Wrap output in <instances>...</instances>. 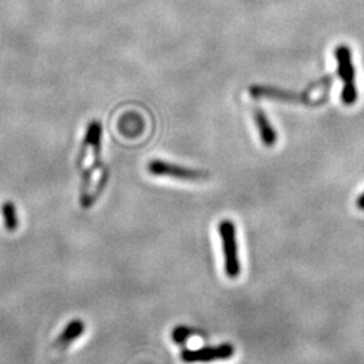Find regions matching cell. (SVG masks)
<instances>
[{
  "instance_id": "5",
  "label": "cell",
  "mask_w": 364,
  "mask_h": 364,
  "mask_svg": "<svg viewBox=\"0 0 364 364\" xmlns=\"http://www.w3.org/2000/svg\"><path fill=\"white\" fill-rule=\"evenodd\" d=\"M85 332V323L80 318L72 320L61 332L56 340L54 347L57 350H66L73 341H76L81 334Z\"/></svg>"
},
{
  "instance_id": "9",
  "label": "cell",
  "mask_w": 364,
  "mask_h": 364,
  "mask_svg": "<svg viewBox=\"0 0 364 364\" xmlns=\"http://www.w3.org/2000/svg\"><path fill=\"white\" fill-rule=\"evenodd\" d=\"M192 334H194V331H193V330H190V328H188V327L179 325V327H176V328L173 330V332H172V340H173L176 344L183 345V344L189 340V337H190Z\"/></svg>"
},
{
  "instance_id": "10",
  "label": "cell",
  "mask_w": 364,
  "mask_h": 364,
  "mask_svg": "<svg viewBox=\"0 0 364 364\" xmlns=\"http://www.w3.org/2000/svg\"><path fill=\"white\" fill-rule=\"evenodd\" d=\"M356 205H358L359 210L364 211V192L361 196H359V199H358V201H356Z\"/></svg>"
},
{
  "instance_id": "1",
  "label": "cell",
  "mask_w": 364,
  "mask_h": 364,
  "mask_svg": "<svg viewBox=\"0 0 364 364\" xmlns=\"http://www.w3.org/2000/svg\"><path fill=\"white\" fill-rule=\"evenodd\" d=\"M219 235L221 241V250L224 258V270L228 278L235 279L242 273L235 224L227 219L221 220L219 224Z\"/></svg>"
},
{
  "instance_id": "2",
  "label": "cell",
  "mask_w": 364,
  "mask_h": 364,
  "mask_svg": "<svg viewBox=\"0 0 364 364\" xmlns=\"http://www.w3.org/2000/svg\"><path fill=\"white\" fill-rule=\"evenodd\" d=\"M337 60V74L343 83L341 100L345 105H352L358 100V87H356V70L352 62V54L348 46L340 45L334 50Z\"/></svg>"
},
{
  "instance_id": "4",
  "label": "cell",
  "mask_w": 364,
  "mask_h": 364,
  "mask_svg": "<svg viewBox=\"0 0 364 364\" xmlns=\"http://www.w3.org/2000/svg\"><path fill=\"white\" fill-rule=\"evenodd\" d=\"M149 173L152 176H162V177H172L182 181H204L208 177V173L203 170H194L189 168H183L176 163H169L165 161L155 159L152 161L148 166Z\"/></svg>"
},
{
  "instance_id": "7",
  "label": "cell",
  "mask_w": 364,
  "mask_h": 364,
  "mask_svg": "<svg viewBox=\"0 0 364 364\" xmlns=\"http://www.w3.org/2000/svg\"><path fill=\"white\" fill-rule=\"evenodd\" d=\"M251 94L254 97H273V99H281V100H299V101L303 100V96L287 93L285 91H278V90L267 88V87H254L251 88Z\"/></svg>"
},
{
  "instance_id": "8",
  "label": "cell",
  "mask_w": 364,
  "mask_h": 364,
  "mask_svg": "<svg viewBox=\"0 0 364 364\" xmlns=\"http://www.w3.org/2000/svg\"><path fill=\"white\" fill-rule=\"evenodd\" d=\"M1 214H3L4 227L7 228V231L14 232L19 227V220H18V214H17L15 205L11 201L3 203V205H1Z\"/></svg>"
},
{
  "instance_id": "6",
  "label": "cell",
  "mask_w": 364,
  "mask_h": 364,
  "mask_svg": "<svg viewBox=\"0 0 364 364\" xmlns=\"http://www.w3.org/2000/svg\"><path fill=\"white\" fill-rule=\"evenodd\" d=\"M254 119H255V124H256V127L259 130L262 142L267 148H273L275 142H276V132H275V130H274V127L272 125L270 121L267 119L266 114L261 108H256L254 111Z\"/></svg>"
},
{
  "instance_id": "3",
  "label": "cell",
  "mask_w": 364,
  "mask_h": 364,
  "mask_svg": "<svg viewBox=\"0 0 364 364\" xmlns=\"http://www.w3.org/2000/svg\"><path fill=\"white\" fill-rule=\"evenodd\" d=\"M235 354V348L230 343L203 347L199 350H183L181 352V361L183 363H211L216 361L231 359Z\"/></svg>"
}]
</instances>
